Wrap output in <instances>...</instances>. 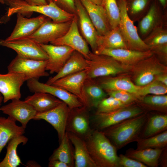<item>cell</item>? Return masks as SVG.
I'll return each mask as SVG.
<instances>
[{"label":"cell","mask_w":167,"mask_h":167,"mask_svg":"<svg viewBox=\"0 0 167 167\" xmlns=\"http://www.w3.org/2000/svg\"><path fill=\"white\" fill-rule=\"evenodd\" d=\"M146 112L137 116L125 120L102 131L117 150L136 142L147 118Z\"/></svg>","instance_id":"1"},{"label":"cell","mask_w":167,"mask_h":167,"mask_svg":"<svg viewBox=\"0 0 167 167\" xmlns=\"http://www.w3.org/2000/svg\"><path fill=\"white\" fill-rule=\"evenodd\" d=\"M84 140L96 167H120L117 150L102 131L93 129Z\"/></svg>","instance_id":"2"},{"label":"cell","mask_w":167,"mask_h":167,"mask_svg":"<svg viewBox=\"0 0 167 167\" xmlns=\"http://www.w3.org/2000/svg\"><path fill=\"white\" fill-rule=\"evenodd\" d=\"M0 3L8 6L6 15L8 17L15 14L24 16L36 12L54 22L60 23L71 21L75 15L62 9L53 2L43 5H30L24 0H0Z\"/></svg>","instance_id":"3"},{"label":"cell","mask_w":167,"mask_h":167,"mask_svg":"<svg viewBox=\"0 0 167 167\" xmlns=\"http://www.w3.org/2000/svg\"><path fill=\"white\" fill-rule=\"evenodd\" d=\"M88 64L87 78L95 79L131 72L132 66L120 63L112 57L90 51L86 59Z\"/></svg>","instance_id":"4"},{"label":"cell","mask_w":167,"mask_h":167,"mask_svg":"<svg viewBox=\"0 0 167 167\" xmlns=\"http://www.w3.org/2000/svg\"><path fill=\"white\" fill-rule=\"evenodd\" d=\"M167 67L155 54L132 66L131 73L134 84L142 87L155 80L160 74L167 73Z\"/></svg>","instance_id":"5"},{"label":"cell","mask_w":167,"mask_h":167,"mask_svg":"<svg viewBox=\"0 0 167 167\" xmlns=\"http://www.w3.org/2000/svg\"><path fill=\"white\" fill-rule=\"evenodd\" d=\"M117 2L120 13L118 26L127 49L143 51L150 50L127 14L126 0H118Z\"/></svg>","instance_id":"6"},{"label":"cell","mask_w":167,"mask_h":167,"mask_svg":"<svg viewBox=\"0 0 167 167\" xmlns=\"http://www.w3.org/2000/svg\"><path fill=\"white\" fill-rule=\"evenodd\" d=\"M146 112L136 104L107 113L96 112L92 118L94 130L102 131L125 120Z\"/></svg>","instance_id":"7"},{"label":"cell","mask_w":167,"mask_h":167,"mask_svg":"<svg viewBox=\"0 0 167 167\" xmlns=\"http://www.w3.org/2000/svg\"><path fill=\"white\" fill-rule=\"evenodd\" d=\"M47 62V60L27 59L17 55L8 66V72L22 74L26 81L32 79H39L41 77L49 75L46 70Z\"/></svg>","instance_id":"8"},{"label":"cell","mask_w":167,"mask_h":167,"mask_svg":"<svg viewBox=\"0 0 167 167\" xmlns=\"http://www.w3.org/2000/svg\"><path fill=\"white\" fill-rule=\"evenodd\" d=\"M0 45L12 49L22 58L40 60H47L48 56L38 43L28 38L11 41L0 40Z\"/></svg>","instance_id":"9"},{"label":"cell","mask_w":167,"mask_h":167,"mask_svg":"<svg viewBox=\"0 0 167 167\" xmlns=\"http://www.w3.org/2000/svg\"><path fill=\"white\" fill-rule=\"evenodd\" d=\"M27 81V87L30 92L50 94L65 103L70 109L84 106L77 96L61 88L40 82L36 79H31Z\"/></svg>","instance_id":"10"},{"label":"cell","mask_w":167,"mask_h":167,"mask_svg":"<svg viewBox=\"0 0 167 167\" xmlns=\"http://www.w3.org/2000/svg\"><path fill=\"white\" fill-rule=\"evenodd\" d=\"M82 107L70 109L66 124V131L85 139L93 129L90 126V119L87 109Z\"/></svg>","instance_id":"11"},{"label":"cell","mask_w":167,"mask_h":167,"mask_svg":"<svg viewBox=\"0 0 167 167\" xmlns=\"http://www.w3.org/2000/svg\"><path fill=\"white\" fill-rule=\"evenodd\" d=\"M71 21L56 22L48 18L33 34L27 38L39 44H47L62 36L68 30Z\"/></svg>","instance_id":"12"},{"label":"cell","mask_w":167,"mask_h":167,"mask_svg":"<svg viewBox=\"0 0 167 167\" xmlns=\"http://www.w3.org/2000/svg\"><path fill=\"white\" fill-rule=\"evenodd\" d=\"M50 43L54 45L70 47L81 53L86 59L90 52L87 43L79 33L76 14L71 20L70 26L66 32Z\"/></svg>","instance_id":"13"},{"label":"cell","mask_w":167,"mask_h":167,"mask_svg":"<svg viewBox=\"0 0 167 167\" xmlns=\"http://www.w3.org/2000/svg\"><path fill=\"white\" fill-rule=\"evenodd\" d=\"M88 68L60 78L51 84L61 88L75 95L84 106L89 108L84 89V82L87 78Z\"/></svg>","instance_id":"14"},{"label":"cell","mask_w":167,"mask_h":167,"mask_svg":"<svg viewBox=\"0 0 167 167\" xmlns=\"http://www.w3.org/2000/svg\"><path fill=\"white\" fill-rule=\"evenodd\" d=\"M70 109L67 105L62 101L48 111L37 113L34 119H43L50 124L57 132L60 143L66 132V124Z\"/></svg>","instance_id":"15"},{"label":"cell","mask_w":167,"mask_h":167,"mask_svg":"<svg viewBox=\"0 0 167 167\" xmlns=\"http://www.w3.org/2000/svg\"><path fill=\"white\" fill-rule=\"evenodd\" d=\"M166 16L163 14L156 0L151 3L145 15L138 21V34L143 40L156 28L167 24Z\"/></svg>","instance_id":"16"},{"label":"cell","mask_w":167,"mask_h":167,"mask_svg":"<svg viewBox=\"0 0 167 167\" xmlns=\"http://www.w3.org/2000/svg\"><path fill=\"white\" fill-rule=\"evenodd\" d=\"M39 44L48 56L46 70L51 74L58 72L75 50L66 45Z\"/></svg>","instance_id":"17"},{"label":"cell","mask_w":167,"mask_h":167,"mask_svg":"<svg viewBox=\"0 0 167 167\" xmlns=\"http://www.w3.org/2000/svg\"><path fill=\"white\" fill-rule=\"evenodd\" d=\"M0 110L19 122L25 129L28 122L34 119L37 113L30 105L20 99L12 100L10 103L1 107Z\"/></svg>","instance_id":"18"},{"label":"cell","mask_w":167,"mask_h":167,"mask_svg":"<svg viewBox=\"0 0 167 167\" xmlns=\"http://www.w3.org/2000/svg\"><path fill=\"white\" fill-rule=\"evenodd\" d=\"M94 53L109 56L123 64L130 66H135L153 54L150 50L143 51L123 48L103 49Z\"/></svg>","instance_id":"19"},{"label":"cell","mask_w":167,"mask_h":167,"mask_svg":"<svg viewBox=\"0 0 167 167\" xmlns=\"http://www.w3.org/2000/svg\"><path fill=\"white\" fill-rule=\"evenodd\" d=\"M26 81L24 75L17 73L0 74V93L3 97V101L20 99V88Z\"/></svg>","instance_id":"20"},{"label":"cell","mask_w":167,"mask_h":167,"mask_svg":"<svg viewBox=\"0 0 167 167\" xmlns=\"http://www.w3.org/2000/svg\"><path fill=\"white\" fill-rule=\"evenodd\" d=\"M41 15L28 18L20 14H17L16 25L10 35L5 40L11 41L27 38L34 33L48 18Z\"/></svg>","instance_id":"21"},{"label":"cell","mask_w":167,"mask_h":167,"mask_svg":"<svg viewBox=\"0 0 167 167\" xmlns=\"http://www.w3.org/2000/svg\"><path fill=\"white\" fill-rule=\"evenodd\" d=\"M75 5L81 33L92 52L95 53L97 49L98 33L80 0H75Z\"/></svg>","instance_id":"22"},{"label":"cell","mask_w":167,"mask_h":167,"mask_svg":"<svg viewBox=\"0 0 167 167\" xmlns=\"http://www.w3.org/2000/svg\"><path fill=\"white\" fill-rule=\"evenodd\" d=\"M85 8L98 35H104L112 28L106 11L103 7L90 0H80Z\"/></svg>","instance_id":"23"},{"label":"cell","mask_w":167,"mask_h":167,"mask_svg":"<svg viewBox=\"0 0 167 167\" xmlns=\"http://www.w3.org/2000/svg\"><path fill=\"white\" fill-rule=\"evenodd\" d=\"M167 24L159 26L154 29L143 40L150 50L161 60L167 61Z\"/></svg>","instance_id":"24"},{"label":"cell","mask_w":167,"mask_h":167,"mask_svg":"<svg viewBox=\"0 0 167 167\" xmlns=\"http://www.w3.org/2000/svg\"><path fill=\"white\" fill-rule=\"evenodd\" d=\"M97 81L106 93L111 91L122 90L136 95L140 87L135 85L128 76L124 75L103 77Z\"/></svg>","instance_id":"25"},{"label":"cell","mask_w":167,"mask_h":167,"mask_svg":"<svg viewBox=\"0 0 167 167\" xmlns=\"http://www.w3.org/2000/svg\"><path fill=\"white\" fill-rule=\"evenodd\" d=\"M88 68L86 58L81 53L74 50L60 71L54 76L49 78L46 83L51 84L60 78Z\"/></svg>","instance_id":"26"},{"label":"cell","mask_w":167,"mask_h":167,"mask_svg":"<svg viewBox=\"0 0 167 167\" xmlns=\"http://www.w3.org/2000/svg\"><path fill=\"white\" fill-rule=\"evenodd\" d=\"M67 133L74 148V167H96L89 154L85 140L73 133Z\"/></svg>","instance_id":"27"},{"label":"cell","mask_w":167,"mask_h":167,"mask_svg":"<svg viewBox=\"0 0 167 167\" xmlns=\"http://www.w3.org/2000/svg\"><path fill=\"white\" fill-rule=\"evenodd\" d=\"M167 130V113H148L139 138H148Z\"/></svg>","instance_id":"28"},{"label":"cell","mask_w":167,"mask_h":167,"mask_svg":"<svg viewBox=\"0 0 167 167\" xmlns=\"http://www.w3.org/2000/svg\"><path fill=\"white\" fill-rule=\"evenodd\" d=\"M24 101L30 105L37 113L48 111L62 102L50 94L42 92H35L33 95L26 97Z\"/></svg>","instance_id":"29"},{"label":"cell","mask_w":167,"mask_h":167,"mask_svg":"<svg viewBox=\"0 0 167 167\" xmlns=\"http://www.w3.org/2000/svg\"><path fill=\"white\" fill-rule=\"evenodd\" d=\"M16 122L9 116L0 117V154L9 140L25 133V129L18 126Z\"/></svg>","instance_id":"30"},{"label":"cell","mask_w":167,"mask_h":167,"mask_svg":"<svg viewBox=\"0 0 167 167\" xmlns=\"http://www.w3.org/2000/svg\"><path fill=\"white\" fill-rule=\"evenodd\" d=\"M165 148L139 150L130 148L126 151L125 155L144 164L147 167H157L160 156Z\"/></svg>","instance_id":"31"},{"label":"cell","mask_w":167,"mask_h":167,"mask_svg":"<svg viewBox=\"0 0 167 167\" xmlns=\"http://www.w3.org/2000/svg\"><path fill=\"white\" fill-rule=\"evenodd\" d=\"M28 138L23 135L11 139L7 143L6 152L3 160L0 162V167H17L22 163L17 153L18 145L26 144Z\"/></svg>","instance_id":"32"},{"label":"cell","mask_w":167,"mask_h":167,"mask_svg":"<svg viewBox=\"0 0 167 167\" xmlns=\"http://www.w3.org/2000/svg\"><path fill=\"white\" fill-rule=\"evenodd\" d=\"M96 45L97 49L96 51L98 49H127L119 26L112 28L109 32L104 35H98Z\"/></svg>","instance_id":"33"},{"label":"cell","mask_w":167,"mask_h":167,"mask_svg":"<svg viewBox=\"0 0 167 167\" xmlns=\"http://www.w3.org/2000/svg\"><path fill=\"white\" fill-rule=\"evenodd\" d=\"M72 146L66 131L59 143V146L54 150L49 158V161L58 160L66 163L69 167H74V150Z\"/></svg>","instance_id":"34"},{"label":"cell","mask_w":167,"mask_h":167,"mask_svg":"<svg viewBox=\"0 0 167 167\" xmlns=\"http://www.w3.org/2000/svg\"><path fill=\"white\" fill-rule=\"evenodd\" d=\"M84 89L90 107L96 108L100 101L108 96L95 79L87 78L84 82Z\"/></svg>","instance_id":"35"},{"label":"cell","mask_w":167,"mask_h":167,"mask_svg":"<svg viewBox=\"0 0 167 167\" xmlns=\"http://www.w3.org/2000/svg\"><path fill=\"white\" fill-rule=\"evenodd\" d=\"M136 104L145 111L167 113V96L149 95L142 97Z\"/></svg>","instance_id":"36"},{"label":"cell","mask_w":167,"mask_h":167,"mask_svg":"<svg viewBox=\"0 0 167 167\" xmlns=\"http://www.w3.org/2000/svg\"><path fill=\"white\" fill-rule=\"evenodd\" d=\"M152 0H126L127 14L133 21L138 22L148 12Z\"/></svg>","instance_id":"37"},{"label":"cell","mask_w":167,"mask_h":167,"mask_svg":"<svg viewBox=\"0 0 167 167\" xmlns=\"http://www.w3.org/2000/svg\"><path fill=\"white\" fill-rule=\"evenodd\" d=\"M136 142L138 150L165 148L167 147V130L148 138H139Z\"/></svg>","instance_id":"38"},{"label":"cell","mask_w":167,"mask_h":167,"mask_svg":"<svg viewBox=\"0 0 167 167\" xmlns=\"http://www.w3.org/2000/svg\"><path fill=\"white\" fill-rule=\"evenodd\" d=\"M105 9L112 28L119 25L120 13L116 0H102L101 5Z\"/></svg>","instance_id":"39"},{"label":"cell","mask_w":167,"mask_h":167,"mask_svg":"<svg viewBox=\"0 0 167 167\" xmlns=\"http://www.w3.org/2000/svg\"><path fill=\"white\" fill-rule=\"evenodd\" d=\"M167 93V86L155 80L146 85L140 87L136 95L139 100L147 95H165Z\"/></svg>","instance_id":"40"},{"label":"cell","mask_w":167,"mask_h":167,"mask_svg":"<svg viewBox=\"0 0 167 167\" xmlns=\"http://www.w3.org/2000/svg\"><path fill=\"white\" fill-rule=\"evenodd\" d=\"M120 101L112 96L107 97L103 99L98 105L97 113H107L127 106Z\"/></svg>","instance_id":"41"},{"label":"cell","mask_w":167,"mask_h":167,"mask_svg":"<svg viewBox=\"0 0 167 167\" xmlns=\"http://www.w3.org/2000/svg\"><path fill=\"white\" fill-rule=\"evenodd\" d=\"M107 93L108 96L115 98L127 105L136 104L139 100V99L135 94L124 91H113Z\"/></svg>","instance_id":"42"},{"label":"cell","mask_w":167,"mask_h":167,"mask_svg":"<svg viewBox=\"0 0 167 167\" xmlns=\"http://www.w3.org/2000/svg\"><path fill=\"white\" fill-rule=\"evenodd\" d=\"M118 156L120 167H148L144 164L125 155L121 154Z\"/></svg>","instance_id":"43"},{"label":"cell","mask_w":167,"mask_h":167,"mask_svg":"<svg viewBox=\"0 0 167 167\" xmlns=\"http://www.w3.org/2000/svg\"><path fill=\"white\" fill-rule=\"evenodd\" d=\"M56 3L66 9L67 11L76 14L75 0H56Z\"/></svg>","instance_id":"44"},{"label":"cell","mask_w":167,"mask_h":167,"mask_svg":"<svg viewBox=\"0 0 167 167\" xmlns=\"http://www.w3.org/2000/svg\"><path fill=\"white\" fill-rule=\"evenodd\" d=\"M159 166L167 167V147L162 152L159 159Z\"/></svg>","instance_id":"45"},{"label":"cell","mask_w":167,"mask_h":167,"mask_svg":"<svg viewBox=\"0 0 167 167\" xmlns=\"http://www.w3.org/2000/svg\"><path fill=\"white\" fill-rule=\"evenodd\" d=\"M49 167H69L66 163L58 160L49 161L48 163Z\"/></svg>","instance_id":"46"},{"label":"cell","mask_w":167,"mask_h":167,"mask_svg":"<svg viewBox=\"0 0 167 167\" xmlns=\"http://www.w3.org/2000/svg\"><path fill=\"white\" fill-rule=\"evenodd\" d=\"M28 4L31 5H43L48 4L46 0H24Z\"/></svg>","instance_id":"47"},{"label":"cell","mask_w":167,"mask_h":167,"mask_svg":"<svg viewBox=\"0 0 167 167\" xmlns=\"http://www.w3.org/2000/svg\"><path fill=\"white\" fill-rule=\"evenodd\" d=\"M155 80L167 86V73L160 75L156 77Z\"/></svg>","instance_id":"48"},{"label":"cell","mask_w":167,"mask_h":167,"mask_svg":"<svg viewBox=\"0 0 167 167\" xmlns=\"http://www.w3.org/2000/svg\"><path fill=\"white\" fill-rule=\"evenodd\" d=\"M27 167H41L37 162L34 161H29L26 163L25 165Z\"/></svg>","instance_id":"49"},{"label":"cell","mask_w":167,"mask_h":167,"mask_svg":"<svg viewBox=\"0 0 167 167\" xmlns=\"http://www.w3.org/2000/svg\"><path fill=\"white\" fill-rule=\"evenodd\" d=\"M163 9H166L167 6V0H158Z\"/></svg>","instance_id":"50"},{"label":"cell","mask_w":167,"mask_h":167,"mask_svg":"<svg viewBox=\"0 0 167 167\" xmlns=\"http://www.w3.org/2000/svg\"><path fill=\"white\" fill-rule=\"evenodd\" d=\"M95 4L99 5H102V0H90Z\"/></svg>","instance_id":"51"},{"label":"cell","mask_w":167,"mask_h":167,"mask_svg":"<svg viewBox=\"0 0 167 167\" xmlns=\"http://www.w3.org/2000/svg\"><path fill=\"white\" fill-rule=\"evenodd\" d=\"M2 101H3V97L2 94L0 93V108L1 107L0 106Z\"/></svg>","instance_id":"52"},{"label":"cell","mask_w":167,"mask_h":167,"mask_svg":"<svg viewBox=\"0 0 167 167\" xmlns=\"http://www.w3.org/2000/svg\"><path fill=\"white\" fill-rule=\"evenodd\" d=\"M47 3H48L50 2H53L56 3V0H46Z\"/></svg>","instance_id":"53"}]
</instances>
